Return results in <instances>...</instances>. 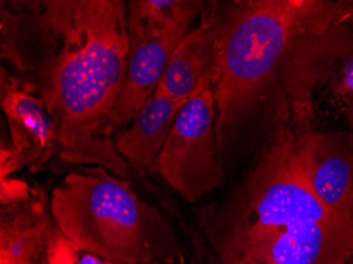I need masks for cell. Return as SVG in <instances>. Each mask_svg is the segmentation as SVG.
I'll return each mask as SVG.
<instances>
[{
    "label": "cell",
    "mask_w": 353,
    "mask_h": 264,
    "mask_svg": "<svg viewBox=\"0 0 353 264\" xmlns=\"http://www.w3.org/2000/svg\"><path fill=\"white\" fill-rule=\"evenodd\" d=\"M192 264H223L210 249L202 235L201 239L200 236L192 237Z\"/></svg>",
    "instance_id": "5bb4252c"
},
{
    "label": "cell",
    "mask_w": 353,
    "mask_h": 264,
    "mask_svg": "<svg viewBox=\"0 0 353 264\" xmlns=\"http://www.w3.org/2000/svg\"><path fill=\"white\" fill-rule=\"evenodd\" d=\"M195 214L223 264H346L353 254V217L314 194L288 129L277 131L223 198Z\"/></svg>",
    "instance_id": "3957f363"
},
{
    "label": "cell",
    "mask_w": 353,
    "mask_h": 264,
    "mask_svg": "<svg viewBox=\"0 0 353 264\" xmlns=\"http://www.w3.org/2000/svg\"><path fill=\"white\" fill-rule=\"evenodd\" d=\"M204 3L190 1L176 19L142 41L130 45L122 87L110 115L112 131L134 121L154 94L176 45L192 30V21L201 14Z\"/></svg>",
    "instance_id": "52a82bcc"
},
{
    "label": "cell",
    "mask_w": 353,
    "mask_h": 264,
    "mask_svg": "<svg viewBox=\"0 0 353 264\" xmlns=\"http://www.w3.org/2000/svg\"><path fill=\"white\" fill-rule=\"evenodd\" d=\"M184 104L154 92L132 125L118 131L114 139L117 150L141 174L158 172L159 156Z\"/></svg>",
    "instance_id": "8fae6325"
},
{
    "label": "cell",
    "mask_w": 353,
    "mask_h": 264,
    "mask_svg": "<svg viewBox=\"0 0 353 264\" xmlns=\"http://www.w3.org/2000/svg\"><path fill=\"white\" fill-rule=\"evenodd\" d=\"M81 252L61 233L41 188L0 207V264H74Z\"/></svg>",
    "instance_id": "8992f818"
},
{
    "label": "cell",
    "mask_w": 353,
    "mask_h": 264,
    "mask_svg": "<svg viewBox=\"0 0 353 264\" xmlns=\"http://www.w3.org/2000/svg\"><path fill=\"white\" fill-rule=\"evenodd\" d=\"M53 218L79 251L128 264H183L176 230L130 184L102 166L68 174L53 190Z\"/></svg>",
    "instance_id": "277c9868"
},
{
    "label": "cell",
    "mask_w": 353,
    "mask_h": 264,
    "mask_svg": "<svg viewBox=\"0 0 353 264\" xmlns=\"http://www.w3.org/2000/svg\"><path fill=\"white\" fill-rule=\"evenodd\" d=\"M221 68L219 30L211 7L204 3L201 21L178 43L154 92L188 102L215 90Z\"/></svg>",
    "instance_id": "30bf717a"
},
{
    "label": "cell",
    "mask_w": 353,
    "mask_h": 264,
    "mask_svg": "<svg viewBox=\"0 0 353 264\" xmlns=\"http://www.w3.org/2000/svg\"><path fill=\"white\" fill-rule=\"evenodd\" d=\"M299 167L319 200L353 217V134L303 130L294 134Z\"/></svg>",
    "instance_id": "ba28073f"
},
{
    "label": "cell",
    "mask_w": 353,
    "mask_h": 264,
    "mask_svg": "<svg viewBox=\"0 0 353 264\" xmlns=\"http://www.w3.org/2000/svg\"><path fill=\"white\" fill-rule=\"evenodd\" d=\"M188 0H132L128 7L130 45L139 43L176 19L188 5Z\"/></svg>",
    "instance_id": "7c38bea8"
},
{
    "label": "cell",
    "mask_w": 353,
    "mask_h": 264,
    "mask_svg": "<svg viewBox=\"0 0 353 264\" xmlns=\"http://www.w3.org/2000/svg\"><path fill=\"white\" fill-rule=\"evenodd\" d=\"M347 119H348L349 125L353 130V102L351 103L350 107H349L348 112H347Z\"/></svg>",
    "instance_id": "9a60e30c"
},
{
    "label": "cell",
    "mask_w": 353,
    "mask_h": 264,
    "mask_svg": "<svg viewBox=\"0 0 353 264\" xmlns=\"http://www.w3.org/2000/svg\"><path fill=\"white\" fill-rule=\"evenodd\" d=\"M221 47L214 90L215 131L227 154L237 129L270 100L312 114L314 89L353 52V0H235L208 3Z\"/></svg>",
    "instance_id": "7a4b0ae2"
},
{
    "label": "cell",
    "mask_w": 353,
    "mask_h": 264,
    "mask_svg": "<svg viewBox=\"0 0 353 264\" xmlns=\"http://www.w3.org/2000/svg\"><path fill=\"white\" fill-rule=\"evenodd\" d=\"M346 264H353V254L352 256H351L350 258H349L348 261H347Z\"/></svg>",
    "instance_id": "2e32d148"
},
{
    "label": "cell",
    "mask_w": 353,
    "mask_h": 264,
    "mask_svg": "<svg viewBox=\"0 0 353 264\" xmlns=\"http://www.w3.org/2000/svg\"><path fill=\"white\" fill-rule=\"evenodd\" d=\"M214 90L180 109L158 161V174L188 203L221 187L227 172L217 145Z\"/></svg>",
    "instance_id": "5b68a950"
},
{
    "label": "cell",
    "mask_w": 353,
    "mask_h": 264,
    "mask_svg": "<svg viewBox=\"0 0 353 264\" xmlns=\"http://www.w3.org/2000/svg\"><path fill=\"white\" fill-rule=\"evenodd\" d=\"M331 89L336 97H353V52L343 61L338 77L331 83Z\"/></svg>",
    "instance_id": "4fadbf2b"
},
{
    "label": "cell",
    "mask_w": 353,
    "mask_h": 264,
    "mask_svg": "<svg viewBox=\"0 0 353 264\" xmlns=\"http://www.w3.org/2000/svg\"><path fill=\"white\" fill-rule=\"evenodd\" d=\"M1 57L31 77L57 131V154L120 178L110 115L130 52L122 0L1 1Z\"/></svg>",
    "instance_id": "6da1fadb"
},
{
    "label": "cell",
    "mask_w": 353,
    "mask_h": 264,
    "mask_svg": "<svg viewBox=\"0 0 353 264\" xmlns=\"http://www.w3.org/2000/svg\"><path fill=\"white\" fill-rule=\"evenodd\" d=\"M1 108L7 116L13 150L1 148V179L27 165H41L57 152V131L39 97L23 90L1 68Z\"/></svg>",
    "instance_id": "9c48e42d"
}]
</instances>
